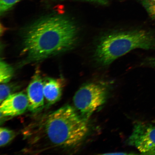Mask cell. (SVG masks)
Masks as SVG:
<instances>
[{"mask_svg":"<svg viewBox=\"0 0 155 155\" xmlns=\"http://www.w3.org/2000/svg\"><path fill=\"white\" fill-rule=\"evenodd\" d=\"M76 24L68 17L53 15L31 25L23 35V52L28 62L41 61L72 49L78 40Z\"/></svg>","mask_w":155,"mask_h":155,"instance_id":"obj_1","label":"cell"},{"mask_svg":"<svg viewBox=\"0 0 155 155\" xmlns=\"http://www.w3.org/2000/svg\"><path fill=\"white\" fill-rule=\"evenodd\" d=\"M88 120L75 108L66 105L48 114L41 127L50 144L62 148H72L81 144L88 134Z\"/></svg>","mask_w":155,"mask_h":155,"instance_id":"obj_2","label":"cell"},{"mask_svg":"<svg viewBox=\"0 0 155 155\" xmlns=\"http://www.w3.org/2000/svg\"><path fill=\"white\" fill-rule=\"evenodd\" d=\"M155 49V34L137 29L114 31L100 37L96 42L93 59L98 66H108L117 58L135 49Z\"/></svg>","mask_w":155,"mask_h":155,"instance_id":"obj_3","label":"cell"},{"mask_svg":"<svg viewBox=\"0 0 155 155\" xmlns=\"http://www.w3.org/2000/svg\"><path fill=\"white\" fill-rule=\"evenodd\" d=\"M108 95V89L105 85L90 82L83 85L75 93L73 103L78 113L88 120L92 114L105 103Z\"/></svg>","mask_w":155,"mask_h":155,"instance_id":"obj_4","label":"cell"},{"mask_svg":"<svg viewBox=\"0 0 155 155\" xmlns=\"http://www.w3.org/2000/svg\"><path fill=\"white\" fill-rule=\"evenodd\" d=\"M127 143L142 154L155 155V126L141 122L135 124Z\"/></svg>","mask_w":155,"mask_h":155,"instance_id":"obj_5","label":"cell"},{"mask_svg":"<svg viewBox=\"0 0 155 155\" xmlns=\"http://www.w3.org/2000/svg\"><path fill=\"white\" fill-rule=\"evenodd\" d=\"M28 101V109L37 113L43 109L44 106V81L38 70L36 71L27 89Z\"/></svg>","mask_w":155,"mask_h":155,"instance_id":"obj_6","label":"cell"},{"mask_svg":"<svg viewBox=\"0 0 155 155\" xmlns=\"http://www.w3.org/2000/svg\"><path fill=\"white\" fill-rule=\"evenodd\" d=\"M0 112L3 117L21 115L28 108V101L24 92L14 93L1 103Z\"/></svg>","mask_w":155,"mask_h":155,"instance_id":"obj_7","label":"cell"},{"mask_svg":"<svg viewBox=\"0 0 155 155\" xmlns=\"http://www.w3.org/2000/svg\"><path fill=\"white\" fill-rule=\"evenodd\" d=\"M63 83L61 79L47 78L44 81V94L48 105L55 104L61 97Z\"/></svg>","mask_w":155,"mask_h":155,"instance_id":"obj_8","label":"cell"},{"mask_svg":"<svg viewBox=\"0 0 155 155\" xmlns=\"http://www.w3.org/2000/svg\"><path fill=\"white\" fill-rule=\"evenodd\" d=\"M14 70L12 67L5 62L1 61L0 63V83H8L12 78Z\"/></svg>","mask_w":155,"mask_h":155,"instance_id":"obj_9","label":"cell"},{"mask_svg":"<svg viewBox=\"0 0 155 155\" xmlns=\"http://www.w3.org/2000/svg\"><path fill=\"white\" fill-rule=\"evenodd\" d=\"M18 86L15 84L1 83L0 86V102L1 103L18 90Z\"/></svg>","mask_w":155,"mask_h":155,"instance_id":"obj_10","label":"cell"},{"mask_svg":"<svg viewBox=\"0 0 155 155\" xmlns=\"http://www.w3.org/2000/svg\"><path fill=\"white\" fill-rule=\"evenodd\" d=\"M15 133L11 130L5 127L0 129V146L3 147L15 138Z\"/></svg>","mask_w":155,"mask_h":155,"instance_id":"obj_11","label":"cell"},{"mask_svg":"<svg viewBox=\"0 0 155 155\" xmlns=\"http://www.w3.org/2000/svg\"><path fill=\"white\" fill-rule=\"evenodd\" d=\"M141 1L151 18L155 21V0H141Z\"/></svg>","mask_w":155,"mask_h":155,"instance_id":"obj_12","label":"cell"},{"mask_svg":"<svg viewBox=\"0 0 155 155\" xmlns=\"http://www.w3.org/2000/svg\"><path fill=\"white\" fill-rule=\"evenodd\" d=\"M21 0H0V12L3 13L8 11Z\"/></svg>","mask_w":155,"mask_h":155,"instance_id":"obj_13","label":"cell"},{"mask_svg":"<svg viewBox=\"0 0 155 155\" xmlns=\"http://www.w3.org/2000/svg\"><path fill=\"white\" fill-rule=\"evenodd\" d=\"M143 64L155 69V57L146 58Z\"/></svg>","mask_w":155,"mask_h":155,"instance_id":"obj_14","label":"cell"},{"mask_svg":"<svg viewBox=\"0 0 155 155\" xmlns=\"http://www.w3.org/2000/svg\"><path fill=\"white\" fill-rule=\"evenodd\" d=\"M79 1L93 2L98 3L104 4L107 2L108 0H79Z\"/></svg>","mask_w":155,"mask_h":155,"instance_id":"obj_15","label":"cell"}]
</instances>
